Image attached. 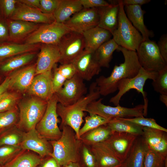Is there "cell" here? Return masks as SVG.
Listing matches in <instances>:
<instances>
[{
	"mask_svg": "<svg viewBox=\"0 0 167 167\" xmlns=\"http://www.w3.org/2000/svg\"><path fill=\"white\" fill-rule=\"evenodd\" d=\"M43 158L35 152L23 150L4 167H36Z\"/></svg>",
	"mask_w": 167,
	"mask_h": 167,
	"instance_id": "d6a6232c",
	"label": "cell"
},
{
	"mask_svg": "<svg viewBox=\"0 0 167 167\" xmlns=\"http://www.w3.org/2000/svg\"><path fill=\"white\" fill-rule=\"evenodd\" d=\"M99 18L98 8H83L63 24L70 31L82 34L98 26Z\"/></svg>",
	"mask_w": 167,
	"mask_h": 167,
	"instance_id": "4fadbf2b",
	"label": "cell"
},
{
	"mask_svg": "<svg viewBox=\"0 0 167 167\" xmlns=\"http://www.w3.org/2000/svg\"><path fill=\"white\" fill-rule=\"evenodd\" d=\"M102 98L90 103L85 111L89 114H94L108 120L118 118L144 117V106L139 105L132 108L121 106L119 105L115 107L106 105L102 103Z\"/></svg>",
	"mask_w": 167,
	"mask_h": 167,
	"instance_id": "52a82bcc",
	"label": "cell"
},
{
	"mask_svg": "<svg viewBox=\"0 0 167 167\" xmlns=\"http://www.w3.org/2000/svg\"><path fill=\"white\" fill-rule=\"evenodd\" d=\"M60 138L57 140L49 141L53 148L51 156L61 166L70 162H77L81 140L70 126L62 127Z\"/></svg>",
	"mask_w": 167,
	"mask_h": 167,
	"instance_id": "3957f363",
	"label": "cell"
},
{
	"mask_svg": "<svg viewBox=\"0 0 167 167\" xmlns=\"http://www.w3.org/2000/svg\"><path fill=\"white\" fill-rule=\"evenodd\" d=\"M19 119L18 107L9 111L0 113V133L16 125Z\"/></svg>",
	"mask_w": 167,
	"mask_h": 167,
	"instance_id": "60d3db41",
	"label": "cell"
},
{
	"mask_svg": "<svg viewBox=\"0 0 167 167\" xmlns=\"http://www.w3.org/2000/svg\"><path fill=\"white\" fill-rule=\"evenodd\" d=\"M152 85L154 90L160 94L167 95V66L158 72Z\"/></svg>",
	"mask_w": 167,
	"mask_h": 167,
	"instance_id": "7bdbcfd3",
	"label": "cell"
},
{
	"mask_svg": "<svg viewBox=\"0 0 167 167\" xmlns=\"http://www.w3.org/2000/svg\"><path fill=\"white\" fill-rule=\"evenodd\" d=\"M114 167H127L125 162H124L123 163H122L121 164L119 165L116 166Z\"/></svg>",
	"mask_w": 167,
	"mask_h": 167,
	"instance_id": "6f0895ef",
	"label": "cell"
},
{
	"mask_svg": "<svg viewBox=\"0 0 167 167\" xmlns=\"http://www.w3.org/2000/svg\"><path fill=\"white\" fill-rule=\"evenodd\" d=\"M61 0H40V11L47 14H53Z\"/></svg>",
	"mask_w": 167,
	"mask_h": 167,
	"instance_id": "bcb514c9",
	"label": "cell"
},
{
	"mask_svg": "<svg viewBox=\"0 0 167 167\" xmlns=\"http://www.w3.org/2000/svg\"><path fill=\"white\" fill-rule=\"evenodd\" d=\"M151 2L150 0H123L122 2L123 5H142Z\"/></svg>",
	"mask_w": 167,
	"mask_h": 167,
	"instance_id": "816d5d0a",
	"label": "cell"
},
{
	"mask_svg": "<svg viewBox=\"0 0 167 167\" xmlns=\"http://www.w3.org/2000/svg\"><path fill=\"white\" fill-rule=\"evenodd\" d=\"M83 8L79 0H61L53 15L56 22L64 23Z\"/></svg>",
	"mask_w": 167,
	"mask_h": 167,
	"instance_id": "f546056e",
	"label": "cell"
},
{
	"mask_svg": "<svg viewBox=\"0 0 167 167\" xmlns=\"http://www.w3.org/2000/svg\"><path fill=\"white\" fill-rule=\"evenodd\" d=\"M5 78L0 77V84L2 82Z\"/></svg>",
	"mask_w": 167,
	"mask_h": 167,
	"instance_id": "91938a15",
	"label": "cell"
},
{
	"mask_svg": "<svg viewBox=\"0 0 167 167\" xmlns=\"http://www.w3.org/2000/svg\"><path fill=\"white\" fill-rule=\"evenodd\" d=\"M89 146L98 167H114L123 163L115 154L105 141Z\"/></svg>",
	"mask_w": 167,
	"mask_h": 167,
	"instance_id": "cb8c5ba5",
	"label": "cell"
},
{
	"mask_svg": "<svg viewBox=\"0 0 167 167\" xmlns=\"http://www.w3.org/2000/svg\"><path fill=\"white\" fill-rule=\"evenodd\" d=\"M138 136L126 133L115 132L105 141L116 156L124 162Z\"/></svg>",
	"mask_w": 167,
	"mask_h": 167,
	"instance_id": "d6986e66",
	"label": "cell"
},
{
	"mask_svg": "<svg viewBox=\"0 0 167 167\" xmlns=\"http://www.w3.org/2000/svg\"><path fill=\"white\" fill-rule=\"evenodd\" d=\"M106 125L112 133L115 132H123L137 136H142V127L125 120L123 118H118L109 120Z\"/></svg>",
	"mask_w": 167,
	"mask_h": 167,
	"instance_id": "1f68e13d",
	"label": "cell"
},
{
	"mask_svg": "<svg viewBox=\"0 0 167 167\" xmlns=\"http://www.w3.org/2000/svg\"><path fill=\"white\" fill-rule=\"evenodd\" d=\"M10 78L7 76L0 84V95L8 90Z\"/></svg>",
	"mask_w": 167,
	"mask_h": 167,
	"instance_id": "db71d44e",
	"label": "cell"
},
{
	"mask_svg": "<svg viewBox=\"0 0 167 167\" xmlns=\"http://www.w3.org/2000/svg\"><path fill=\"white\" fill-rule=\"evenodd\" d=\"M58 103L57 97L54 94L48 101L45 111L35 128L42 136L49 141L57 140L62 135V132L58 125Z\"/></svg>",
	"mask_w": 167,
	"mask_h": 167,
	"instance_id": "ba28073f",
	"label": "cell"
},
{
	"mask_svg": "<svg viewBox=\"0 0 167 167\" xmlns=\"http://www.w3.org/2000/svg\"><path fill=\"white\" fill-rule=\"evenodd\" d=\"M41 44H18L9 41L0 43V61L28 52L39 51Z\"/></svg>",
	"mask_w": 167,
	"mask_h": 167,
	"instance_id": "83f0119b",
	"label": "cell"
},
{
	"mask_svg": "<svg viewBox=\"0 0 167 167\" xmlns=\"http://www.w3.org/2000/svg\"><path fill=\"white\" fill-rule=\"evenodd\" d=\"M112 132L106 125L101 126L89 131L80 137V140L85 144L90 146L107 140Z\"/></svg>",
	"mask_w": 167,
	"mask_h": 167,
	"instance_id": "e575fe53",
	"label": "cell"
},
{
	"mask_svg": "<svg viewBox=\"0 0 167 167\" xmlns=\"http://www.w3.org/2000/svg\"><path fill=\"white\" fill-rule=\"evenodd\" d=\"M84 80L76 74L67 80L54 93L57 97L58 103L66 106L70 105L84 96L87 90Z\"/></svg>",
	"mask_w": 167,
	"mask_h": 167,
	"instance_id": "7c38bea8",
	"label": "cell"
},
{
	"mask_svg": "<svg viewBox=\"0 0 167 167\" xmlns=\"http://www.w3.org/2000/svg\"><path fill=\"white\" fill-rule=\"evenodd\" d=\"M167 157L152 150L147 145L143 167H164L165 159Z\"/></svg>",
	"mask_w": 167,
	"mask_h": 167,
	"instance_id": "ab89813d",
	"label": "cell"
},
{
	"mask_svg": "<svg viewBox=\"0 0 167 167\" xmlns=\"http://www.w3.org/2000/svg\"><path fill=\"white\" fill-rule=\"evenodd\" d=\"M72 63L75 74L84 80L90 81L95 75H98L101 70L94 52L84 49Z\"/></svg>",
	"mask_w": 167,
	"mask_h": 167,
	"instance_id": "2e32d148",
	"label": "cell"
},
{
	"mask_svg": "<svg viewBox=\"0 0 167 167\" xmlns=\"http://www.w3.org/2000/svg\"><path fill=\"white\" fill-rule=\"evenodd\" d=\"M71 31L63 23L56 21L41 24L26 39L24 43L57 45L62 37Z\"/></svg>",
	"mask_w": 167,
	"mask_h": 167,
	"instance_id": "9c48e42d",
	"label": "cell"
},
{
	"mask_svg": "<svg viewBox=\"0 0 167 167\" xmlns=\"http://www.w3.org/2000/svg\"><path fill=\"white\" fill-rule=\"evenodd\" d=\"M36 167H63L61 166L52 156L42 159L41 162Z\"/></svg>",
	"mask_w": 167,
	"mask_h": 167,
	"instance_id": "f907efd6",
	"label": "cell"
},
{
	"mask_svg": "<svg viewBox=\"0 0 167 167\" xmlns=\"http://www.w3.org/2000/svg\"><path fill=\"white\" fill-rule=\"evenodd\" d=\"M0 167H4V166L0 165Z\"/></svg>",
	"mask_w": 167,
	"mask_h": 167,
	"instance_id": "94428289",
	"label": "cell"
},
{
	"mask_svg": "<svg viewBox=\"0 0 167 167\" xmlns=\"http://www.w3.org/2000/svg\"><path fill=\"white\" fill-rule=\"evenodd\" d=\"M60 58V52L57 45L41 44L36 62V75L52 70Z\"/></svg>",
	"mask_w": 167,
	"mask_h": 167,
	"instance_id": "ffe728a7",
	"label": "cell"
},
{
	"mask_svg": "<svg viewBox=\"0 0 167 167\" xmlns=\"http://www.w3.org/2000/svg\"><path fill=\"white\" fill-rule=\"evenodd\" d=\"M136 52L141 67L146 71L158 72L167 66L154 41H143Z\"/></svg>",
	"mask_w": 167,
	"mask_h": 167,
	"instance_id": "8fae6325",
	"label": "cell"
},
{
	"mask_svg": "<svg viewBox=\"0 0 167 167\" xmlns=\"http://www.w3.org/2000/svg\"><path fill=\"white\" fill-rule=\"evenodd\" d=\"M23 150L20 146H0V165L4 166L15 158Z\"/></svg>",
	"mask_w": 167,
	"mask_h": 167,
	"instance_id": "b9f144b4",
	"label": "cell"
},
{
	"mask_svg": "<svg viewBox=\"0 0 167 167\" xmlns=\"http://www.w3.org/2000/svg\"><path fill=\"white\" fill-rule=\"evenodd\" d=\"M24 132L16 125L2 131L0 133V146L8 145L20 146Z\"/></svg>",
	"mask_w": 167,
	"mask_h": 167,
	"instance_id": "d590c367",
	"label": "cell"
},
{
	"mask_svg": "<svg viewBox=\"0 0 167 167\" xmlns=\"http://www.w3.org/2000/svg\"><path fill=\"white\" fill-rule=\"evenodd\" d=\"M164 167H167V157L165 159Z\"/></svg>",
	"mask_w": 167,
	"mask_h": 167,
	"instance_id": "680465c9",
	"label": "cell"
},
{
	"mask_svg": "<svg viewBox=\"0 0 167 167\" xmlns=\"http://www.w3.org/2000/svg\"><path fill=\"white\" fill-rule=\"evenodd\" d=\"M89 114V115L85 117L84 125L79 130V135L80 137L89 131L101 126L106 125L109 121L96 114Z\"/></svg>",
	"mask_w": 167,
	"mask_h": 167,
	"instance_id": "f35d334b",
	"label": "cell"
},
{
	"mask_svg": "<svg viewBox=\"0 0 167 167\" xmlns=\"http://www.w3.org/2000/svg\"><path fill=\"white\" fill-rule=\"evenodd\" d=\"M143 130L142 136L148 147L164 156H167V132L147 127H143Z\"/></svg>",
	"mask_w": 167,
	"mask_h": 167,
	"instance_id": "603a6c76",
	"label": "cell"
},
{
	"mask_svg": "<svg viewBox=\"0 0 167 167\" xmlns=\"http://www.w3.org/2000/svg\"><path fill=\"white\" fill-rule=\"evenodd\" d=\"M126 16L133 26L142 35L144 41L149 40V37L154 36L153 33L149 30L144 22V15L145 13L141 6H124Z\"/></svg>",
	"mask_w": 167,
	"mask_h": 167,
	"instance_id": "484cf974",
	"label": "cell"
},
{
	"mask_svg": "<svg viewBox=\"0 0 167 167\" xmlns=\"http://www.w3.org/2000/svg\"><path fill=\"white\" fill-rule=\"evenodd\" d=\"M117 1L119 5L118 25L112 33L113 39L118 46L136 52L143 41V37L127 17L122 0Z\"/></svg>",
	"mask_w": 167,
	"mask_h": 167,
	"instance_id": "5b68a950",
	"label": "cell"
},
{
	"mask_svg": "<svg viewBox=\"0 0 167 167\" xmlns=\"http://www.w3.org/2000/svg\"><path fill=\"white\" fill-rule=\"evenodd\" d=\"M22 95L7 90L0 95V113L9 111L17 108Z\"/></svg>",
	"mask_w": 167,
	"mask_h": 167,
	"instance_id": "8d00e7d4",
	"label": "cell"
},
{
	"mask_svg": "<svg viewBox=\"0 0 167 167\" xmlns=\"http://www.w3.org/2000/svg\"><path fill=\"white\" fill-rule=\"evenodd\" d=\"M26 93L48 101L54 94L52 70L35 75Z\"/></svg>",
	"mask_w": 167,
	"mask_h": 167,
	"instance_id": "ac0fdd59",
	"label": "cell"
},
{
	"mask_svg": "<svg viewBox=\"0 0 167 167\" xmlns=\"http://www.w3.org/2000/svg\"><path fill=\"white\" fill-rule=\"evenodd\" d=\"M100 95L94 82L90 86L88 93L75 103L66 106L58 103L57 112L61 118L60 128L65 126H70L74 131L77 138L80 139L79 131L84 121V112L88 105L92 101L98 100Z\"/></svg>",
	"mask_w": 167,
	"mask_h": 167,
	"instance_id": "7a4b0ae2",
	"label": "cell"
},
{
	"mask_svg": "<svg viewBox=\"0 0 167 167\" xmlns=\"http://www.w3.org/2000/svg\"><path fill=\"white\" fill-rule=\"evenodd\" d=\"M21 98L17 107L19 119L17 126L24 132L35 129L43 117L48 101L31 96Z\"/></svg>",
	"mask_w": 167,
	"mask_h": 167,
	"instance_id": "277c9868",
	"label": "cell"
},
{
	"mask_svg": "<svg viewBox=\"0 0 167 167\" xmlns=\"http://www.w3.org/2000/svg\"><path fill=\"white\" fill-rule=\"evenodd\" d=\"M123 118L126 120L142 127L157 129L167 132V129L158 124L153 118H145L143 116L133 118Z\"/></svg>",
	"mask_w": 167,
	"mask_h": 167,
	"instance_id": "ee69618b",
	"label": "cell"
},
{
	"mask_svg": "<svg viewBox=\"0 0 167 167\" xmlns=\"http://www.w3.org/2000/svg\"><path fill=\"white\" fill-rule=\"evenodd\" d=\"M84 8H98L109 5L110 3L104 0H79Z\"/></svg>",
	"mask_w": 167,
	"mask_h": 167,
	"instance_id": "7dc6e473",
	"label": "cell"
},
{
	"mask_svg": "<svg viewBox=\"0 0 167 167\" xmlns=\"http://www.w3.org/2000/svg\"><path fill=\"white\" fill-rule=\"evenodd\" d=\"M158 72L146 71L141 67L137 74L131 78H126L120 81L118 85L117 93L111 97L109 102L117 106L119 105L120 101L126 92L131 89H134L142 94L144 99V116L147 114L148 101L146 93L143 90V87L147 80H154L156 77Z\"/></svg>",
	"mask_w": 167,
	"mask_h": 167,
	"instance_id": "8992f818",
	"label": "cell"
},
{
	"mask_svg": "<svg viewBox=\"0 0 167 167\" xmlns=\"http://www.w3.org/2000/svg\"><path fill=\"white\" fill-rule=\"evenodd\" d=\"M9 19L42 24L55 21L53 14L44 13L39 9L28 6L18 0L15 11Z\"/></svg>",
	"mask_w": 167,
	"mask_h": 167,
	"instance_id": "e0dca14e",
	"label": "cell"
},
{
	"mask_svg": "<svg viewBox=\"0 0 167 167\" xmlns=\"http://www.w3.org/2000/svg\"><path fill=\"white\" fill-rule=\"evenodd\" d=\"M117 50L122 52L124 62L119 66L115 65L108 77L101 75L96 79L95 82L100 95L105 96L115 92L120 81L135 77L141 67L136 51L119 46Z\"/></svg>",
	"mask_w": 167,
	"mask_h": 167,
	"instance_id": "6da1fadb",
	"label": "cell"
},
{
	"mask_svg": "<svg viewBox=\"0 0 167 167\" xmlns=\"http://www.w3.org/2000/svg\"><path fill=\"white\" fill-rule=\"evenodd\" d=\"M39 51L26 53L0 61V77L5 78L12 72L33 63L37 58Z\"/></svg>",
	"mask_w": 167,
	"mask_h": 167,
	"instance_id": "7402d4cb",
	"label": "cell"
},
{
	"mask_svg": "<svg viewBox=\"0 0 167 167\" xmlns=\"http://www.w3.org/2000/svg\"><path fill=\"white\" fill-rule=\"evenodd\" d=\"M77 162L80 167H98L95 157L90 147L81 141Z\"/></svg>",
	"mask_w": 167,
	"mask_h": 167,
	"instance_id": "74e56055",
	"label": "cell"
},
{
	"mask_svg": "<svg viewBox=\"0 0 167 167\" xmlns=\"http://www.w3.org/2000/svg\"><path fill=\"white\" fill-rule=\"evenodd\" d=\"M6 20L9 33L8 41L18 44L24 43L26 39L42 24L11 19Z\"/></svg>",
	"mask_w": 167,
	"mask_h": 167,
	"instance_id": "44dd1931",
	"label": "cell"
},
{
	"mask_svg": "<svg viewBox=\"0 0 167 167\" xmlns=\"http://www.w3.org/2000/svg\"><path fill=\"white\" fill-rule=\"evenodd\" d=\"M82 34L85 42L84 49L93 52L112 36L110 32L98 26L85 31Z\"/></svg>",
	"mask_w": 167,
	"mask_h": 167,
	"instance_id": "4316f807",
	"label": "cell"
},
{
	"mask_svg": "<svg viewBox=\"0 0 167 167\" xmlns=\"http://www.w3.org/2000/svg\"><path fill=\"white\" fill-rule=\"evenodd\" d=\"M18 1L28 6L40 10V0H18Z\"/></svg>",
	"mask_w": 167,
	"mask_h": 167,
	"instance_id": "f5cc1de1",
	"label": "cell"
},
{
	"mask_svg": "<svg viewBox=\"0 0 167 167\" xmlns=\"http://www.w3.org/2000/svg\"><path fill=\"white\" fill-rule=\"evenodd\" d=\"M17 0H0V16L6 19H10L16 9Z\"/></svg>",
	"mask_w": 167,
	"mask_h": 167,
	"instance_id": "f6af8a7d",
	"label": "cell"
},
{
	"mask_svg": "<svg viewBox=\"0 0 167 167\" xmlns=\"http://www.w3.org/2000/svg\"><path fill=\"white\" fill-rule=\"evenodd\" d=\"M9 30L6 19L0 16V43L8 41Z\"/></svg>",
	"mask_w": 167,
	"mask_h": 167,
	"instance_id": "c3c4849f",
	"label": "cell"
},
{
	"mask_svg": "<svg viewBox=\"0 0 167 167\" xmlns=\"http://www.w3.org/2000/svg\"><path fill=\"white\" fill-rule=\"evenodd\" d=\"M63 167H80L78 162H70L65 165Z\"/></svg>",
	"mask_w": 167,
	"mask_h": 167,
	"instance_id": "9f6ffc18",
	"label": "cell"
},
{
	"mask_svg": "<svg viewBox=\"0 0 167 167\" xmlns=\"http://www.w3.org/2000/svg\"><path fill=\"white\" fill-rule=\"evenodd\" d=\"M157 44L161 56L167 63V35L164 34L162 36Z\"/></svg>",
	"mask_w": 167,
	"mask_h": 167,
	"instance_id": "681fc988",
	"label": "cell"
},
{
	"mask_svg": "<svg viewBox=\"0 0 167 167\" xmlns=\"http://www.w3.org/2000/svg\"><path fill=\"white\" fill-rule=\"evenodd\" d=\"M61 64L72 63L85 49V42L82 34L71 31L64 35L57 45Z\"/></svg>",
	"mask_w": 167,
	"mask_h": 167,
	"instance_id": "30bf717a",
	"label": "cell"
},
{
	"mask_svg": "<svg viewBox=\"0 0 167 167\" xmlns=\"http://www.w3.org/2000/svg\"><path fill=\"white\" fill-rule=\"evenodd\" d=\"M20 146L23 150L32 151L42 158L51 156L53 152L49 141L42 136L35 129L24 132Z\"/></svg>",
	"mask_w": 167,
	"mask_h": 167,
	"instance_id": "9a60e30c",
	"label": "cell"
},
{
	"mask_svg": "<svg viewBox=\"0 0 167 167\" xmlns=\"http://www.w3.org/2000/svg\"><path fill=\"white\" fill-rule=\"evenodd\" d=\"M160 99L161 102L167 106V95L160 94Z\"/></svg>",
	"mask_w": 167,
	"mask_h": 167,
	"instance_id": "11a10c76",
	"label": "cell"
},
{
	"mask_svg": "<svg viewBox=\"0 0 167 167\" xmlns=\"http://www.w3.org/2000/svg\"><path fill=\"white\" fill-rule=\"evenodd\" d=\"M111 1L109 5L98 7L100 18L98 26L112 34L118 25L119 5L117 0Z\"/></svg>",
	"mask_w": 167,
	"mask_h": 167,
	"instance_id": "d4e9b609",
	"label": "cell"
},
{
	"mask_svg": "<svg viewBox=\"0 0 167 167\" xmlns=\"http://www.w3.org/2000/svg\"><path fill=\"white\" fill-rule=\"evenodd\" d=\"M54 66L52 73L53 88L54 94L57 92L68 79L75 74V70L72 63L61 64L58 67Z\"/></svg>",
	"mask_w": 167,
	"mask_h": 167,
	"instance_id": "4dcf8cb0",
	"label": "cell"
},
{
	"mask_svg": "<svg viewBox=\"0 0 167 167\" xmlns=\"http://www.w3.org/2000/svg\"><path fill=\"white\" fill-rule=\"evenodd\" d=\"M118 46L113 39H110L94 52L95 58L101 67H109L113 53L117 50Z\"/></svg>",
	"mask_w": 167,
	"mask_h": 167,
	"instance_id": "836d02e7",
	"label": "cell"
},
{
	"mask_svg": "<svg viewBox=\"0 0 167 167\" xmlns=\"http://www.w3.org/2000/svg\"><path fill=\"white\" fill-rule=\"evenodd\" d=\"M137 137L126 160L127 167H143L147 144L142 136Z\"/></svg>",
	"mask_w": 167,
	"mask_h": 167,
	"instance_id": "f1b7e54d",
	"label": "cell"
},
{
	"mask_svg": "<svg viewBox=\"0 0 167 167\" xmlns=\"http://www.w3.org/2000/svg\"><path fill=\"white\" fill-rule=\"evenodd\" d=\"M36 63H32L11 73L8 76L10 84L8 90L21 94L26 93L36 75Z\"/></svg>",
	"mask_w": 167,
	"mask_h": 167,
	"instance_id": "5bb4252c",
	"label": "cell"
}]
</instances>
